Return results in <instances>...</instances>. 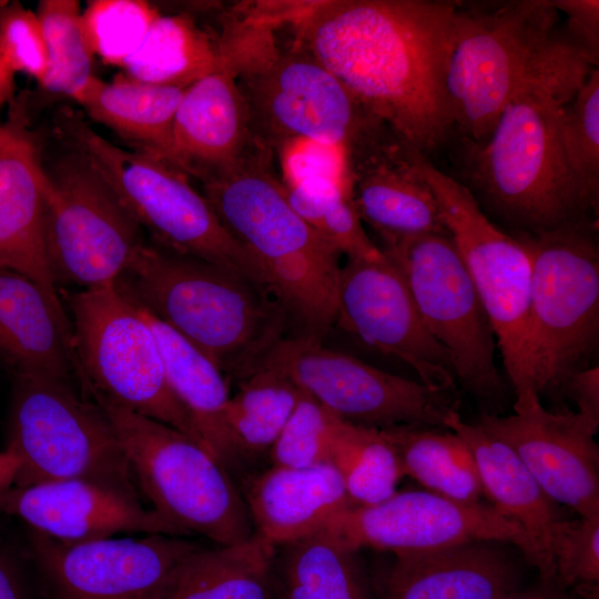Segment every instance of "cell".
<instances>
[{"label": "cell", "mask_w": 599, "mask_h": 599, "mask_svg": "<svg viewBox=\"0 0 599 599\" xmlns=\"http://www.w3.org/2000/svg\"><path fill=\"white\" fill-rule=\"evenodd\" d=\"M420 317L449 356L455 378L485 408L500 415L507 387L497 368L494 332L449 234L380 240Z\"/></svg>", "instance_id": "4fadbf2b"}, {"label": "cell", "mask_w": 599, "mask_h": 599, "mask_svg": "<svg viewBox=\"0 0 599 599\" xmlns=\"http://www.w3.org/2000/svg\"><path fill=\"white\" fill-rule=\"evenodd\" d=\"M172 144L174 165L202 184L227 174L262 149L229 64L185 90L173 121Z\"/></svg>", "instance_id": "7402d4cb"}, {"label": "cell", "mask_w": 599, "mask_h": 599, "mask_svg": "<svg viewBox=\"0 0 599 599\" xmlns=\"http://www.w3.org/2000/svg\"><path fill=\"white\" fill-rule=\"evenodd\" d=\"M238 386L230 396L225 418L246 478V464L268 455L303 392L285 374L270 367L258 368Z\"/></svg>", "instance_id": "836d02e7"}, {"label": "cell", "mask_w": 599, "mask_h": 599, "mask_svg": "<svg viewBox=\"0 0 599 599\" xmlns=\"http://www.w3.org/2000/svg\"><path fill=\"white\" fill-rule=\"evenodd\" d=\"M556 582L588 599L599 583V516L560 520L552 544Z\"/></svg>", "instance_id": "ab89813d"}, {"label": "cell", "mask_w": 599, "mask_h": 599, "mask_svg": "<svg viewBox=\"0 0 599 599\" xmlns=\"http://www.w3.org/2000/svg\"><path fill=\"white\" fill-rule=\"evenodd\" d=\"M52 124V132L104 179L151 243L224 267L272 294L258 264L184 172L155 155L113 144L70 106L58 108Z\"/></svg>", "instance_id": "5b68a950"}, {"label": "cell", "mask_w": 599, "mask_h": 599, "mask_svg": "<svg viewBox=\"0 0 599 599\" xmlns=\"http://www.w3.org/2000/svg\"><path fill=\"white\" fill-rule=\"evenodd\" d=\"M85 396L108 417L141 494L161 517L186 537L201 535L217 546L238 544L254 535L241 490L203 446L98 393Z\"/></svg>", "instance_id": "ba28073f"}, {"label": "cell", "mask_w": 599, "mask_h": 599, "mask_svg": "<svg viewBox=\"0 0 599 599\" xmlns=\"http://www.w3.org/2000/svg\"><path fill=\"white\" fill-rule=\"evenodd\" d=\"M254 535L274 547L322 530L353 506L341 475L329 463L292 468L270 466L242 483Z\"/></svg>", "instance_id": "d4e9b609"}, {"label": "cell", "mask_w": 599, "mask_h": 599, "mask_svg": "<svg viewBox=\"0 0 599 599\" xmlns=\"http://www.w3.org/2000/svg\"><path fill=\"white\" fill-rule=\"evenodd\" d=\"M531 256L529 339L535 387L562 397L567 379L588 367L599 337L597 222L519 233Z\"/></svg>", "instance_id": "9c48e42d"}, {"label": "cell", "mask_w": 599, "mask_h": 599, "mask_svg": "<svg viewBox=\"0 0 599 599\" xmlns=\"http://www.w3.org/2000/svg\"><path fill=\"white\" fill-rule=\"evenodd\" d=\"M0 362L11 374L78 380L71 321L61 298L0 268Z\"/></svg>", "instance_id": "cb8c5ba5"}, {"label": "cell", "mask_w": 599, "mask_h": 599, "mask_svg": "<svg viewBox=\"0 0 599 599\" xmlns=\"http://www.w3.org/2000/svg\"><path fill=\"white\" fill-rule=\"evenodd\" d=\"M284 187L298 216L341 254L373 262L385 258L366 234L348 186L316 181Z\"/></svg>", "instance_id": "d590c367"}, {"label": "cell", "mask_w": 599, "mask_h": 599, "mask_svg": "<svg viewBox=\"0 0 599 599\" xmlns=\"http://www.w3.org/2000/svg\"><path fill=\"white\" fill-rule=\"evenodd\" d=\"M115 283L238 384L258 369L288 328L285 312L270 293L148 238Z\"/></svg>", "instance_id": "3957f363"}, {"label": "cell", "mask_w": 599, "mask_h": 599, "mask_svg": "<svg viewBox=\"0 0 599 599\" xmlns=\"http://www.w3.org/2000/svg\"><path fill=\"white\" fill-rule=\"evenodd\" d=\"M222 65L220 44L186 14L161 16L121 69L126 79L189 88Z\"/></svg>", "instance_id": "d6a6232c"}, {"label": "cell", "mask_w": 599, "mask_h": 599, "mask_svg": "<svg viewBox=\"0 0 599 599\" xmlns=\"http://www.w3.org/2000/svg\"><path fill=\"white\" fill-rule=\"evenodd\" d=\"M271 580L273 599H373L357 551L324 529L276 547Z\"/></svg>", "instance_id": "4dcf8cb0"}, {"label": "cell", "mask_w": 599, "mask_h": 599, "mask_svg": "<svg viewBox=\"0 0 599 599\" xmlns=\"http://www.w3.org/2000/svg\"><path fill=\"white\" fill-rule=\"evenodd\" d=\"M260 149L202 194L235 241L263 271L294 337L323 342L335 325L341 253L290 205Z\"/></svg>", "instance_id": "277c9868"}, {"label": "cell", "mask_w": 599, "mask_h": 599, "mask_svg": "<svg viewBox=\"0 0 599 599\" xmlns=\"http://www.w3.org/2000/svg\"><path fill=\"white\" fill-rule=\"evenodd\" d=\"M595 68L550 0L456 2L446 73L454 130L479 145L515 99L544 92L566 103Z\"/></svg>", "instance_id": "7a4b0ae2"}, {"label": "cell", "mask_w": 599, "mask_h": 599, "mask_svg": "<svg viewBox=\"0 0 599 599\" xmlns=\"http://www.w3.org/2000/svg\"><path fill=\"white\" fill-rule=\"evenodd\" d=\"M447 429L457 434L471 450L484 495L491 506L520 528L524 558L537 568L540 580L556 582L552 544L560 519L552 500L518 456L479 425L466 423L455 413L447 422Z\"/></svg>", "instance_id": "603a6c76"}, {"label": "cell", "mask_w": 599, "mask_h": 599, "mask_svg": "<svg viewBox=\"0 0 599 599\" xmlns=\"http://www.w3.org/2000/svg\"><path fill=\"white\" fill-rule=\"evenodd\" d=\"M346 547L427 551L474 541L524 547L520 528L491 505L456 501L428 490L395 493L384 501L353 505L323 528Z\"/></svg>", "instance_id": "e0dca14e"}, {"label": "cell", "mask_w": 599, "mask_h": 599, "mask_svg": "<svg viewBox=\"0 0 599 599\" xmlns=\"http://www.w3.org/2000/svg\"><path fill=\"white\" fill-rule=\"evenodd\" d=\"M160 16L154 4L143 0H94L82 12V26L93 55L121 68Z\"/></svg>", "instance_id": "f35d334b"}, {"label": "cell", "mask_w": 599, "mask_h": 599, "mask_svg": "<svg viewBox=\"0 0 599 599\" xmlns=\"http://www.w3.org/2000/svg\"><path fill=\"white\" fill-rule=\"evenodd\" d=\"M329 464L357 506L375 505L396 493L404 473L382 429L354 425L333 415Z\"/></svg>", "instance_id": "e575fe53"}, {"label": "cell", "mask_w": 599, "mask_h": 599, "mask_svg": "<svg viewBox=\"0 0 599 599\" xmlns=\"http://www.w3.org/2000/svg\"><path fill=\"white\" fill-rule=\"evenodd\" d=\"M560 148L568 171L586 201L598 210L599 70L595 68L557 115Z\"/></svg>", "instance_id": "74e56055"}, {"label": "cell", "mask_w": 599, "mask_h": 599, "mask_svg": "<svg viewBox=\"0 0 599 599\" xmlns=\"http://www.w3.org/2000/svg\"><path fill=\"white\" fill-rule=\"evenodd\" d=\"M35 13L48 52V72L39 85L48 93L72 100L93 75L94 55L84 35L80 2L41 0Z\"/></svg>", "instance_id": "8d00e7d4"}, {"label": "cell", "mask_w": 599, "mask_h": 599, "mask_svg": "<svg viewBox=\"0 0 599 599\" xmlns=\"http://www.w3.org/2000/svg\"><path fill=\"white\" fill-rule=\"evenodd\" d=\"M258 145L311 139L343 145L372 115L300 42L285 52L222 47Z\"/></svg>", "instance_id": "5bb4252c"}, {"label": "cell", "mask_w": 599, "mask_h": 599, "mask_svg": "<svg viewBox=\"0 0 599 599\" xmlns=\"http://www.w3.org/2000/svg\"><path fill=\"white\" fill-rule=\"evenodd\" d=\"M499 599H588L572 590L559 586L557 582H546L540 580L539 583L527 589H517L509 592Z\"/></svg>", "instance_id": "7dc6e473"}, {"label": "cell", "mask_w": 599, "mask_h": 599, "mask_svg": "<svg viewBox=\"0 0 599 599\" xmlns=\"http://www.w3.org/2000/svg\"><path fill=\"white\" fill-rule=\"evenodd\" d=\"M570 40L596 64L599 58V2L597 0H551Z\"/></svg>", "instance_id": "ee69618b"}, {"label": "cell", "mask_w": 599, "mask_h": 599, "mask_svg": "<svg viewBox=\"0 0 599 599\" xmlns=\"http://www.w3.org/2000/svg\"><path fill=\"white\" fill-rule=\"evenodd\" d=\"M201 547L166 535L63 544L27 529L40 599H150L171 571Z\"/></svg>", "instance_id": "2e32d148"}, {"label": "cell", "mask_w": 599, "mask_h": 599, "mask_svg": "<svg viewBox=\"0 0 599 599\" xmlns=\"http://www.w3.org/2000/svg\"><path fill=\"white\" fill-rule=\"evenodd\" d=\"M14 112V138L0 143V268L31 278L60 298L45 248V192L34 138Z\"/></svg>", "instance_id": "484cf974"}, {"label": "cell", "mask_w": 599, "mask_h": 599, "mask_svg": "<svg viewBox=\"0 0 599 599\" xmlns=\"http://www.w3.org/2000/svg\"><path fill=\"white\" fill-rule=\"evenodd\" d=\"M423 170L494 332L515 413L541 404L532 377L529 339L531 256L520 236L494 224L465 185L425 156Z\"/></svg>", "instance_id": "30bf717a"}, {"label": "cell", "mask_w": 599, "mask_h": 599, "mask_svg": "<svg viewBox=\"0 0 599 599\" xmlns=\"http://www.w3.org/2000/svg\"><path fill=\"white\" fill-rule=\"evenodd\" d=\"M335 324L409 365L428 387L455 390L448 354L427 329L403 276L386 256L377 262L347 257L338 273Z\"/></svg>", "instance_id": "d6986e66"}, {"label": "cell", "mask_w": 599, "mask_h": 599, "mask_svg": "<svg viewBox=\"0 0 599 599\" xmlns=\"http://www.w3.org/2000/svg\"><path fill=\"white\" fill-rule=\"evenodd\" d=\"M277 153L284 186L313 181L348 185L343 145L298 139L285 143Z\"/></svg>", "instance_id": "7bdbcfd3"}, {"label": "cell", "mask_w": 599, "mask_h": 599, "mask_svg": "<svg viewBox=\"0 0 599 599\" xmlns=\"http://www.w3.org/2000/svg\"><path fill=\"white\" fill-rule=\"evenodd\" d=\"M394 448L404 476L426 490L466 502H481L479 470L467 444L454 432L427 426H395L382 429Z\"/></svg>", "instance_id": "1f68e13d"}, {"label": "cell", "mask_w": 599, "mask_h": 599, "mask_svg": "<svg viewBox=\"0 0 599 599\" xmlns=\"http://www.w3.org/2000/svg\"><path fill=\"white\" fill-rule=\"evenodd\" d=\"M20 467L17 455L6 448L0 450V499L14 486Z\"/></svg>", "instance_id": "681fc988"}, {"label": "cell", "mask_w": 599, "mask_h": 599, "mask_svg": "<svg viewBox=\"0 0 599 599\" xmlns=\"http://www.w3.org/2000/svg\"><path fill=\"white\" fill-rule=\"evenodd\" d=\"M6 449L21 461L17 487L83 480L142 501L111 423L71 380L12 374Z\"/></svg>", "instance_id": "52a82bcc"}, {"label": "cell", "mask_w": 599, "mask_h": 599, "mask_svg": "<svg viewBox=\"0 0 599 599\" xmlns=\"http://www.w3.org/2000/svg\"><path fill=\"white\" fill-rule=\"evenodd\" d=\"M59 293L71 315L81 393H98L203 446L170 388L152 328L116 283Z\"/></svg>", "instance_id": "7c38bea8"}, {"label": "cell", "mask_w": 599, "mask_h": 599, "mask_svg": "<svg viewBox=\"0 0 599 599\" xmlns=\"http://www.w3.org/2000/svg\"><path fill=\"white\" fill-rule=\"evenodd\" d=\"M333 414L303 392L268 451L271 466L302 468L329 463Z\"/></svg>", "instance_id": "60d3db41"}, {"label": "cell", "mask_w": 599, "mask_h": 599, "mask_svg": "<svg viewBox=\"0 0 599 599\" xmlns=\"http://www.w3.org/2000/svg\"><path fill=\"white\" fill-rule=\"evenodd\" d=\"M497 541L395 554L382 599H499L518 588L515 560Z\"/></svg>", "instance_id": "4316f807"}, {"label": "cell", "mask_w": 599, "mask_h": 599, "mask_svg": "<svg viewBox=\"0 0 599 599\" xmlns=\"http://www.w3.org/2000/svg\"><path fill=\"white\" fill-rule=\"evenodd\" d=\"M455 9L443 0L321 1L298 18V42L427 155L454 131L446 73Z\"/></svg>", "instance_id": "6da1fadb"}, {"label": "cell", "mask_w": 599, "mask_h": 599, "mask_svg": "<svg viewBox=\"0 0 599 599\" xmlns=\"http://www.w3.org/2000/svg\"><path fill=\"white\" fill-rule=\"evenodd\" d=\"M0 531V599H40L33 568Z\"/></svg>", "instance_id": "f6af8a7d"}, {"label": "cell", "mask_w": 599, "mask_h": 599, "mask_svg": "<svg viewBox=\"0 0 599 599\" xmlns=\"http://www.w3.org/2000/svg\"><path fill=\"white\" fill-rule=\"evenodd\" d=\"M186 89L145 84L123 75L105 82L93 74L72 100L132 150L174 165L173 121Z\"/></svg>", "instance_id": "f1b7e54d"}, {"label": "cell", "mask_w": 599, "mask_h": 599, "mask_svg": "<svg viewBox=\"0 0 599 599\" xmlns=\"http://www.w3.org/2000/svg\"><path fill=\"white\" fill-rule=\"evenodd\" d=\"M0 511L63 544L105 539L119 532L186 537L142 501L83 480L13 486L0 499Z\"/></svg>", "instance_id": "44dd1931"}, {"label": "cell", "mask_w": 599, "mask_h": 599, "mask_svg": "<svg viewBox=\"0 0 599 599\" xmlns=\"http://www.w3.org/2000/svg\"><path fill=\"white\" fill-rule=\"evenodd\" d=\"M561 104L548 93L524 94L506 106L481 144L468 146L475 199L519 233L597 222L598 210L581 195L564 159Z\"/></svg>", "instance_id": "8992f818"}, {"label": "cell", "mask_w": 599, "mask_h": 599, "mask_svg": "<svg viewBox=\"0 0 599 599\" xmlns=\"http://www.w3.org/2000/svg\"><path fill=\"white\" fill-rule=\"evenodd\" d=\"M276 547L253 535L185 557L150 599H273L271 570Z\"/></svg>", "instance_id": "f546056e"}, {"label": "cell", "mask_w": 599, "mask_h": 599, "mask_svg": "<svg viewBox=\"0 0 599 599\" xmlns=\"http://www.w3.org/2000/svg\"><path fill=\"white\" fill-rule=\"evenodd\" d=\"M0 53L14 72L40 84L48 72L45 39L35 12L19 1H0Z\"/></svg>", "instance_id": "b9f144b4"}, {"label": "cell", "mask_w": 599, "mask_h": 599, "mask_svg": "<svg viewBox=\"0 0 599 599\" xmlns=\"http://www.w3.org/2000/svg\"><path fill=\"white\" fill-rule=\"evenodd\" d=\"M14 71L9 67L3 57L0 53V111L7 103L14 102ZM14 138V126L11 122L10 125L2 126L0 124V143H8Z\"/></svg>", "instance_id": "c3c4849f"}, {"label": "cell", "mask_w": 599, "mask_h": 599, "mask_svg": "<svg viewBox=\"0 0 599 599\" xmlns=\"http://www.w3.org/2000/svg\"><path fill=\"white\" fill-rule=\"evenodd\" d=\"M343 148L357 213L380 240L448 234L413 143L372 114Z\"/></svg>", "instance_id": "ac0fdd59"}, {"label": "cell", "mask_w": 599, "mask_h": 599, "mask_svg": "<svg viewBox=\"0 0 599 599\" xmlns=\"http://www.w3.org/2000/svg\"><path fill=\"white\" fill-rule=\"evenodd\" d=\"M132 302L155 335L170 388L190 416L202 445L233 480L240 476L243 481L245 475L225 418L230 399L227 378L209 356L143 306Z\"/></svg>", "instance_id": "83f0119b"}, {"label": "cell", "mask_w": 599, "mask_h": 599, "mask_svg": "<svg viewBox=\"0 0 599 599\" xmlns=\"http://www.w3.org/2000/svg\"><path fill=\"white\" fill-rule=\"evenodd\" d=\"M261 367L282 372L331 414L358 426L447 429L448 419L459 413L454 390L384 372L311 338H282Z\"/></svg>", "instance_id": "9a60e30c"}, {"label": "cell", "mask_w": 599, "mask_h": 599, "mask_svg": "<svg viewBox=\"0 0 599 599\" xmlns=\"http://www.w3.org/2000/svg\"><path fill=\"white\" fill-rule=\"evenodd\" d=\"M476 424L518 456L552 501L599 516V423L539 404L508 416L481 413Z\"/></svg>", "instance_id": "ffe728a7"}, {"label": "cell", "mask_w": 599, "mask_h": 599, "mask_svg": "<svg viewBox=\"0 0 599 599\" xmlns=\"http://www.w3.org/2000/svg\"><path fill=\"white\" fill-rule=\"evenodd\" d=\"M58 149L34 138L45 192V248L57 286L114 284L146 241L142 227L75 148L53 133Z\"/></svg>", "instance_id": "8fae6325"}, {"label": "cell", "mask_w": 599, "mask_h": 599, "mask_svg": "<svg viewBox=\"0 0 599 599\" xmlns=\"http://www.w3.org/2000/svg\"><path fill=\"white\" fill-rule=\"evenodd\" d=\"M562 396L577 405V412L599 423V367H585L566 382Z\"/></svg>", "instance_id": "bcb514c9"}]
</instances>
